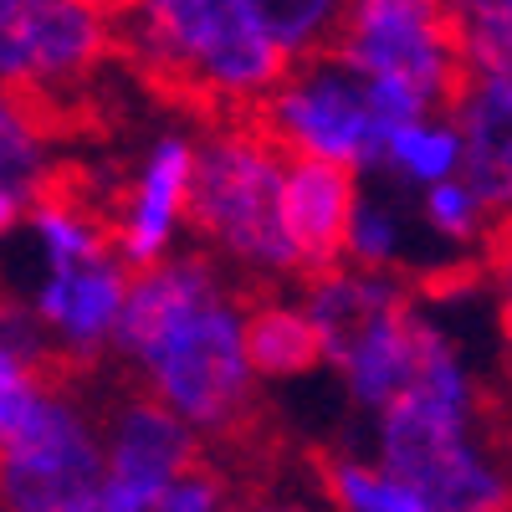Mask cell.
<instances>
[{
	"instance_id": "cell-20",
	"label": "cell",
	"mask_w": 512,
	"mask_h": 512,
	"mask_svg": "<svg viewBox=\"0 0 512 512\" xmlns=\"http://www.w3.org/2000/svg\"><path fill=\"white\" fill-rule=\"evenodd\" d=\"M251 16H256V26H262V36L292 62V57H308L318 41H333V21L344 11L318 6V0H277V6L251 0Z\"/></svg>"
},
{
	"instance_id": "cell-26",
	"label": "cell",
	"mask_w": 512,
	"mask_h": 512,
	"mask_svg": "<svg viewBox=\"0 0 512 512\" xmlns=\"http://www.w3.org/2000/svg\"><path fill=\"white\" fill-rule=\"evenodd\" d=\"M21 221V200L16 195H6V190H0V236H6L11 226Z\"/></svg>"
},
{
	"instance_id": "cell-17",
	"label": "cell",
	"mask_w": 512,
	"mask_h": 512,
	"mask_svg": "<svg viewBox=\"0 0 512 512\" xmlns=\"http://www.w3.org/2000/svg\"><path fill=\"white\" fill-rule=\"evenodd\" d=\"M410 318L415 313H400L390 323H379L364 344L344 359V379L359 405L369 410H384L395 405L405 390H410Z\"/></svg>"
},
{
	"instance_id": "cell-8",
	"label": "cell",
	"mask_w": 512,
	"mask_h": 512,
	"mask_svg": "<svg viewBox=\"0 0 512 512\" xmlns=\"http://www.w3.org/2000/svg\"><path fill=\"white\" fill-rule=\"evenodd\" d=\"M185 472H195V431L190 425L175 420L154 400L128 405L113 425V441L103 446V482L134 507H149Z\"/></svg>"
},
{
	"instance_id": "cell-3",
	"label": "cell",
	"mask_w": 512,
	"mask_h": 512,
	"mask_svg": "<svg viewBox=\"0 0 512 512\" xmlns=\"http://www.w3.org/2000/svg\"><path fill=\"white\" fill-rule=\"evenodd\" d=\"M379 461L395 487L425 512H502L507 487L492 461L472 446V420L446 415L415 395L379 410Z\"/></svg>"
},
{
	"instance_id": "cell-12",
	"label": "cell",
	"mask_w": 512,
	"mask_h": 512,
	"mask_svg": "<svg viewBox=\"0 0 512 512\" xmlns=\"http://www.w3.org/2000/svg\"><path fill=\"white\" fill-rule=\"evenodd\" d=\"M400 313H410V303H405V287L390 272H338V267L313 277L308 308H303V318L318 333L323 359L338 369H344V359L379 323H390Z\"/></svg>"
},
{
	"instance_id": "cell-25",
	"label": "cell",
	"mask_w": 512,
	"mask_h": 512,
	"mask_svg": "<svg viewBox=\"0 0 512 512\" xmlns=\"http://www.w3.org/2000/svg\"><path fill=\"white\" fill-rule=\"evenodd\" d=\"M144 512H221V482L205 472H185L175 487H164Z\"/></svg>"
},
{
	"instance_id": "cell-15",
	"label": "cell",
	"mask_w": 512,
	"mask_h": 512,
	"mask_svg": "<svg viewBox=\"0 0 512 512\" xmlns=\"http://www.w3.org/2000/svg\"><path fill=\"white\" fill-rule=\"evenodd\" d=\"M26 47L31 82H72L108 47V11L72 0H26Z\"/></svg>"
},
{
	"instance_id": "cell-19",
	"label": "cell",
	"mask_w": 512,
	"mask_h": 512,
	"mask_svg": "<svg viewBox=\"0 0 512 512\" xmlns=\"http://www.w3.org/2000/svg\"><path fill=\"white\" fill-rule=\"evenodd\" d=\"M47 185V149L41 128L26 118V103L0 88V190L6 195H36Z\"/></svg>"
},
{
	"instance_id": "cell-10",
	"label": "cell",
	"mask_w": 512,
	"mask_h": 512,
	"mask_svg": "<svg viewBox=\"0 0 512 512\" xmlns=\"http://www.w3.org/2000/svg\"><path fill=\"white\" fill-rule=\"evenodd\" d=\"M221 297L216 267L205 256H185V262H154L139 282H128L123 292V308L113 318V349L123 359L144 364L169 333H175L190 313H200L205 303Z\"/></svg>"
},
{
	"instance_id": "cell-16",
	"label": "cell",
	"mask_w": 512,
	"mask_h": 512,
	"mask_svg": "<svg viewBox=\"0 0 512 512\" xmlns=\"http://www.w3.org/2000/svg\"><path fill=\"white\" fill-rule=\"evenodd\" d=\"M241 354L251 374H267V379L308 374L323 364L318 333L303 318V308H282V303H262L241 318Z\"/></svg>"
},
{
	"instance_id": "cell-6",
	"label": "cell",
	"mask_w": 512,
	"mask_h": 512,
	"mask_svg": "<svg viewBox=\"0 0 512 512\" xmlns=\"http://www.w3.org/2000/svg\"><path fill=\"white\" fill-rule=\"evenodd\" d=\"M338 21H344V31H333L338 67H349L354 77L400 82L425 108L456 103L466 72L451 47L446 11L420 6V0H364Z\"/></svg>"
},
{
	"instance_id": "cell-7",
	"label": "cell",
	"mask_w": 512,
	"mask_h": 512,
	"mask_svg": "<svg viewBox=\"0 0 512 512\" xmlns=\"http://www.w3.org/2000/svg\"><path fill=\"white\" fill-rule=\"evenodd\" d=\"M103 487V441L67 395L47 390L0 451L6 512H72Z\"/></svg>"
},
{
	"instance_id": "cell-9",
	"label": "cell",
	"mask_w": 512,
	"mask_h": 512,
	"mask_svg": "<svg viewBox=\"0 0 512 512\" xmlns=\"http://www.w3.org/2000/svg\"><path fill=\"white\" fill-rule=\"evenodd\" d=\"M354 175L323 159H292L282 164V200H277V221L282 241L292 251L297 267L333 272L338 251H344V231L354 216Z\"/></svg>"
},
{
	"instance_id": "cell-14",
	"label": "cell",
	"mask_w": 512,
	"mask_h": 512,
	"mask_svg": "<svg viewBox=\"0 0 512 512\" xmlns=\"http://www.w3.org/2000/svg\"><path fill=\"white\" fill-rule=\"evenodd\" d=\"M185 185H190V144L185 139H164L154 144L149 164H144V180L128 200V216L118 226V246H123V262L134 267H154L159 251L175 231V216L185 210Z\"/></svg>"
},
{
	"instance_id": "cell-4",
	"label": "cell",
	"mask_w": 512,
	"mask_h": 512,
	"mask_svg": "<svg viewBox=\"0 0 512 512\" xmlns=\"http://www.w3.org/2000/svg\"><path fill=\"white\" fill-rule=\"evenodd\" d=\"M256 134L277 144L282 154L292 149L297 159H323V164H384L390 134H379L364 108V82L338 67L333 57H313L303 67H287V77L262 98L256 108Z\"/></svg>"
},
{
	"instance_id": "cell-2",
	"label": "cell",
	"mask_w": 512,
	"mask_h": 512,
	"mask_svg": "<svg viewBox=\"0 0 512 512\" xmlns=\"http://www.w3.org/2000/svg\"><path fill=\"white\" fill-rule=\"evenodd\" d=\"M282 200V149L256 128H221L205 144H190L185 216L200 236L226 246L262 272H292V251L277 221Z\"/></svg>"
},
{
	"instance_id": "cell-1",
	"label": "cell",
	"mask_w": 512,
	"mask_h": 512,
	"mask_svg": "<svg viewBox=\"0 0 512 512\" xmlns=\"http://www.w3.org/2000/svg\"><path fill=\"white\" fill-rule=\"evenodd\" d=\"M118 36L149 77H185L200 98H262L292 67L262 36L251 0H159L118 11Z\"/></svg>"
},
{
	"instance_id": "cell-5",
	"label": "cell",
	"mask_w": 512,
	"mask_h": 512,
	"mask_svg": "<svg viewBox=\"0 0 512 512\" xmlns=\"http://www.w3.org/2000/svg\"><path fill=\"white\" fill-rule=\"evenodd\" d=\"M159 405L200 431H231L251 405V369L241 354V308L216 297L190 313L144 359Z\"/></svg>"
},
{
	"instance_id": "cell-13",
	"label": "cell",
	"mask_w": 512,
	"mask_h": 512,
	"mask_svg": "<svg viewBox=\"0 0 512 512\" xmlns=\"http://www.w3.org/2000/svg\"><path fill=\"white\" fill-rule=\"evenodd\" d=\"M123 292H128L123 267L113 256H103V262H82V267H52L31 308H36V323L62 328L67 349H98L113 333Z\"/></svg>"
},
{
	"instance_id": "cell-11",
	"label": "cell",
	"mask_w": 512,
	"mask_h": 512,
	"mask_svg": "<svg viewBox=\"0 0 512 512\" xmlns=\"http://www.w3.org/2000/svg\"><path fill=\"white\" fill-rule=\"evenodd\" d=\"M456 144H461V190L477 205H507L512 190V72L461 77L456 93Z\"/></svg>"
},
{
	"instance_id": "cell-24",
	"label": "cell",
	"mask_w": 512,
	"mask_h": 512,
	"mask_svg": "<svg viewBox=\"0 0 512 512\" xmlns=\"http://www.w3.org/2000/svg\"><path fill=\"white\" fill-rule=\"evenodd\" d=\"M425 216H431V226L451 241H472L482 231V205L466 195L456 180H441L431 185V195H425Z\"/></svg>"
},
{
	"instance_id": "cell-22",
	"label": "cell",
	"mask_w": 512,
	"mask_h": 512,
	"mask_svg": "<svg viewBox=\"0 0 512 512\" xmlns=\"http://www.w3.org/2000/svg\"><path fill=\"white\" fill-rule=\"evenodd\" d=\"M328 492L344 512H425L405 487H395L390 477L369 472L359 461H328Z\"/></svg>"
},
{
	"instance_id": "cell-23",
	"label": "cell",
	"mask_w": 512,
	"mask_h": 512,
	"mask_svg": "<svg viewBox=\"0 0 512 512\" xmlns=\"http://www.w3.org/2000/svg\"><path fill=\"white\" fill-rule=\"evenodd\" d=\"M344 251L354 256V262H364V272H384V267H390V256L400 251L395 216L379 200H354V216H349V231H344Z\"/></svg>"
},
{
	"instance_id": "cell-18",
	"label": "cell",
	"mask_w": 512,
	"mask_h": 512,
	"mask_svg": "<svg viewBox=\"0 0 512 512\" xmlns=\"http://www.w3.org/2000/svg\"><path fill=\"white\" fill-rule=\"evenodd\" d=\"M446 26H451V47H456V62L466 77H487V72L512 67V11L502 0L446 11Z\"/></svg>"
},
{
	"instance_id": "cell-21",
	"label": "cell",
	"mask_w": 512,
	"mask_h": 512,
	"mask_svg": "<svg viewBox=\"0 0 512 512\" xmlns=\"http://www.w3.org/2000/svg\"><path fill=\"white\" fill-rule=\"evenodd\" d=\"M456 159H461V144L451 128H425V123H410L400 134H390V154H384V164H395L400 175H410L420 185L451 180Z\"/></svg>"
}]
</instances>
